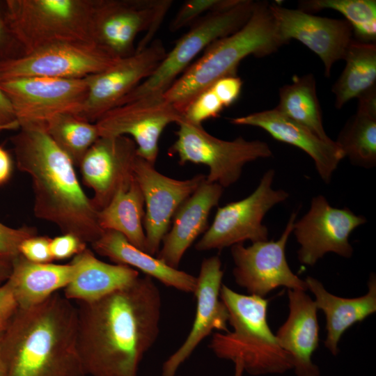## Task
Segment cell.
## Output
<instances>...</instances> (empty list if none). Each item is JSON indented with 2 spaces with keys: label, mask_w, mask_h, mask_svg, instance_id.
Listing matches in <instances>:
<instances>
[{
  "label": "cell",
  "mask_w": 376,
  "mask_h": 376,
  "mask_svg": "<svg viewBox=\"0 0 376 376\" xmlns=\"http://www.w3.org/2000/svg\"><path fill=\"white\" fill-rule=\"evenodd\" d=\"M77 347L86 375L136 376L155 344L160 291L148 276L90 302H77Z\"/></svg>",
  "instance_id": "6da1fadb"
},
{
  "label": "cell",
  "mask_w": 376,
  "mask_h": 376,
  "mask_svg": "<svg viewBox=\"0 0 376 376\" xmlns=\"http://www.w3.org/2000/svg\"><path fill=\"white\" fill-rule=\"evenodd\" d=\"M12 143L17 168L31 179L35 216L86 244L99 239L104 231L99 224V210L81 187L75 165L45 125H20Z\"/></svg>",
  "instance_id": "7a4b0ae2"
},
{
  "label": "cell",
  "mask_w": 376,
  "mask_h": 376,
  "mask_svg": "<svg viewBox=\"0 0 376 376\" xmlns=\"http://www.w3.org/2000/svg\"><path fill=\"white\" fill-rule=\"evenodd\" d=\"M77 322V307L58 292L18 308L1 334L6 376H86Z\"/></svg>",
  "instance_id": "3957f363"
},
{
  "label": "cell",
  "mask_w": 376,
  "mask_h": 376,
  "mask_svg": "<svg viewBox=\"0 0 376 376\" xmlns=\"http://www.w3.org/2000/svg\"><path fill=\"white\" fill-rule=\"evenodd\" d=\"M285 44L270 3L258 1L246 24L233 33L207 46L203 54L164 92V96L182 113L193 99L216 81L237 75L238 65L245 58L269 56Z\"/></svg>",
  "instance_id": "277c9868"
},
{
  "label": "cell",
  "mask_w": 376,
  "mask_h": 376,
  "mask_svg": "<svg viewBox=\"0 0 376 376\" xmlns=\"http://www.w3.org/2000/svg\"><path fill=\"white\" fill-rule=\"evenodd\" d=\"M220 298L233 331L213 334L209 347L218 358L241 363L244 371L252 375L282 374L292 369L290 355L269 326L267 299L238 293L224 284Z\"/></svg>",
  "instance_id": "5b68a950"
},
{
  "label": "cell",
  "mask_w": 376,
  "mask_h": 376,
  "mask_svg": "<svg viewBox=\"0 0 376 376\" xmlns=\"http://www.w3.org/2000/svg\"><path fill=\"white\" fill-rule=\"evenodd\" d=\"M95 3L96 0H8L3 19L23 54L54 43L94 42Z\"/></svg>",
  "instance_id": "8992f818"
},
{
  "label": "cell",
  "mask_w": 376,
  "mask_h": 376,
  "mask_svg": "<svg viewBox=\"0 0 376 376\" xmlns=\"http://www.w3.org/2000/svg\"><path fill=\"white\" fill-rule=\"evenodd\" d=\"M256 3L239 0L228 8L207 13L196 20L166 53L152 74L117 106L148 95L164 94L207 46L242 27L251 17Z\"/></svg>",
  "instance_id": "52a82bcc"
},
{
  "label": "cell",
  "mask_w": 376,
  "mask_h": 376,
  "mask_svg": "<svg viewBox=\"0 0 376 376\" xmlns=\"http://www.w3.org/2000/svg\"><path fill=\"white\" fill-rule=\"evenodd\" d=\"M177 125V139L169 154L178 156L180 165L187 162L206 165L209 169L206 181L223 188L239 180L246 164L272 155L269 145L263 141H249L242 136L232 141L220 139L206 132L201 125L190 123L182 118Z\"/></svg>",
  "instance_id": "ba28073f"
},
{
  "label": "cell",
  "mask_w": 376,
  "mask_h": 376,
  "mask_svg": "<svg viewBox=\"0 0 376 376\" xmlns=\"http://www.w3.org/2000/svg\"><path fill=\"white\" fill-rule=\"evenodd\" d=\"M172 4L171 0H96L93 41L118 58L131 56L151 42Z\"/></svg>",
  "instance_id": "9c48e42d"
},
{
  "label": "cell",
  "mask_w": 376,
  "mask_h": 376,
  "mask_svg": "<svg viewBox=\"0 0 376 376\" xmlns=\"http://www.w3.org/2000/svg\"><path fill=\"white\" fill-rule=\"evenodd\" d=\"M274 175V169L267 171L250 195L218 207L212 224L195 249L222 250L246 240L252 243L268 240V229L263 219L272 207L289 196L287 191L272 187Z\"/></svg>",
  "instance_id": "30bf717a"
},
{
  "label": "cell",
  "mask_w": 376,
  "mask_h": 376,
  "mask_svg": "<svg viewBox=\"0 0 376 376\" xmlns=\"http://www.w3.org/2000/svg\"><path fill=\"white\" fill-rule=\"evenodd\" d=\"M119 59L94 42L54 43L0 60V81L30 77L83 79L104 71Z\"/></svg>",
  "instance_id": "8fae6325"
},
{
  "label": "cell",
  "mask_w": 376,
  "mask_h": 376,
  "mask_svg": "<svg viewBox=\"0 0 376 376\" xmlns=\"http://www.w3.org/2000/svg\"><path fill=\"white\" fill-rule=\"evenodd\" d=\"M11 102L19 125H45L64 113L78 114L86 100V78L30 77L0 81Z\"/></svg>",
  "instance_id": "7c38bea8"
},
{
  "label": "cell",
  "mask_w": 376,
  "mask_h": 376,
  "mask_svg": "<svg viewBox=\"0 0 376 376\" xmlns=\"http://www.w3.org/2000/svg\"><path fill=\"white\" fill-rule=\"evenodd\" d=\"M297 212H293L285 230L277 240L242 244L231 246L234 263L233 274L236 283L246 290L249 295L264 297L279 287L306 291L308 287L290 268L285 247L292 233Z\"/></svg>",
  "instance_id": "4fadbf2b"
},
{
  "label": "cell",
  "mask_w": 376,
  "mask_h": 376,
  "mask_svg": "<svg viewBox=\"0 0 376 376\" xmlns=\"http://www.w3.org/2000/svg\"><path fill=\"white\" fill-rule=\"evenodd\" d=\"M182 118V114L164 94H151L113 107L95 124L100 136H131L136 145L138 156L155 165L162 132Z\"/></svg>",
  "instance_id": "5bb4252c"
},
{
  "label": "cell",
  "mask_w": 376,
  "mask_h": 376,
  "mask_svg": "<svg viewBox=\"0 0 376 376\" xmlns=\"http://www.w3.org/2000/svg\"><path fill=\"white\" fill-rule=\"evenodd\" d=\"M366 221L363 216L355 214L347 207L331 206L324 196L313 197L307 213L294 223L292 232L300 246L299 261L313 266L329 252L350 258L353 248L349 237Z\"/></svg>",
  "instance_id": "9a60e30c"
},
{
  "label": "cell",
  "mask_w": 376,
  "mask_h": 376,
  "mask_svg": "<svg viewBox=\"0 0 376 376\" xmlns=\"http://www.w3.org/2000/svg\"><path fill=\"white\" fill-rule=\"evenodd\" d=\"M166 54L162 42L156 39L143 49L120 58L102 72L86 77L87 95L77 115L95 123L149 77Z\"/></svg>",
  "instance_id": "2e32d148"
},
{
  "label": "cell",
  "mask_w": 376,
  "mask_h": 376,
  "mask_svg": "<svg viewBox=\"0 0 376 376\" xmlns=\"http://www.w3.org/2000/svg\"><path fill=\"white\" fill-rule=\"evenodd\" d=\"M134 178L144 198L143 228L146 252L157 255L180 206L206 179L197 174L186 180H178L157 171L144 159L137 157L134 166Z\"/></svg>",
  "instance_id": "e0dca14e"
},
{
  "label": "cell",
  "mask_w": 376,
  "mask_h": 376,
  "mask_svg": "<svg viewBox=\"0 0 376 376\" xmlns=\"http://www.w3.org/2000/svg\"><path fill=\"white\" fill-rule=\"evenodd\" d=\"M136 145L127 136H100L82 158L79 166L84 184L94 193L97 210L106 207L134 178Z\"/></svg>",
  "instance_id": "ac0fdd59"
},
{
  "label": "cell",
  "mask_w": 376,
  "mask_h": 376,
  "mask_svg": "<svg viewBox=\"0 0 376 376\" xmlns=\"http://www.w3.org/2000/svg\"><path fill=\"white\" fill-rule=\"evenodd\" d=\"M279 33L288 43L295 39L321 59L324 75L329 77L333 65L343 60L352 40L353 29L345 19L323 17L270 3Z\"/></svg>",
  "instance_id": "d6986e66"
},
{
  "label": "cell",
  "mask_w": 376,
  "mask_h": 376,
  "mask_svg": "<svg viewBox=\"0 0 376 376\" xmlns=\"http://www.w3.org/2000/svg\"><path fill=\"white\" fill-rule=\"evenodd\" d=\"M224 271L218 256L205 258L194 295L196 310L191 329L182 344L164 363L162 376H175L180 366L212 331H228V311L220 298Z\"/></svg>",
  "instance_id": "ffe728a7"
},
{
  "label": "cell",
  "mask_w": 376,
  "mask_h": 376,
  "mask_svg": "<svg viewBox=\"0 0 376 376\" xmlns=\"http://www.w3.org/2000/svg\"><path fill=\"white\" fill-rule=\"evenodd\" d=\"M230 123L236 125L260 127L272 138L304 150L313 159L316 170L324 182H330L333 173L345 157L336 141L321 139L276 108L233 118Z\"/></svg>",
  "instance_id": "44dd1931"
},
{
  "label": "cell",
  "mask_w": 376,
  "mask_h": 376,
  "mask_svg": "<svg viewBox=\"0 0 376 376\" xmlns=\"http://www.w3.org/2000/svg\"><path fill=\"white\" fill-rule=\"evenodd\" d=\"M288 315L275 336L297 376H320L312 356L319 345L318 308L306 291L288 290Z\"/></svg>",
  "instance_id": "7402d4cb"
},
{
  "label": "cell",
  "mask_w": 376,
  "mask_h": 376,
  "mask_svg": "<svg viewBox=\"0 0 376 376\" xmlns=\"http://www.w3.org/2000/svg\"><path fill=\"white\" fill-rule=\"evenodd\" d=\"M223 192L221 185L205 179L176 211L156 257L178 269L187 250L207 229L209 214Z\"/></svg>",
  "instance_id": "603a6c76"
},
{
  "label": "cell",
  "mask_w": 376,
  "mask_h": 376,
  "mask_svg": "<svg viewBox=\"0 0 376 376\" xmlns=\"http://www.w3.org/2000/svg\"><path fill=\"white\" fill-rule=\"evenodd\" d=\"M315 297L318 310L326 318L327 336L324 346L334 356L339 352L338 343L343 334L357 322L376 312V276L371 273L368 281V291L360 297L344 298L328 292L323 284L312 276L304 280Z\"/></svg>",
  "instance_id": "cb8c5ba5"
},
{
  "label": "cell",
  "mask_w": 376,
  "mask_h": 376,
  "mask_svg": "<svg viewBox=\"0 0 376 376\" xmlns=\"http://www.w3.org/2000/svg\"><path fill=\"white\" fill-rule=\"evenodd\" d=\"M91 246L95 253L115 264L138 269L164 285L185 292L194 294L196 291V276L167 265L157 257L131 244L118 232L104 230Z\"/></svg>",
  "instance_id": "d4e9b609"
},
{
  "label": "cell",
  "mask_w": 376,
  "mask_h": 376,
  "mask_svg": "<svg viewBox=\"0 0 376 376\" xmlns=\"http://www.w3.org/2000/svg\"><path fill=\"white\" fill-rule=\"evenodd\" d=\"M77 266L70 262L66 265L36 263L19 254L12 260V270L6 281L19 308L39 304L74 279Z\"/></svg>",
  "instance_id": "484cf974"
},
{
  "label": "cell",
  "mask_w": 376,
  "mask_h": 376,
  "mask_svg": "<svg viewBox=\"0 0 376 376\" xmlns=\"http://www.w3.org/2000/svg\"><path fill=\"white\" fill-rule=\"evenodd\" d=\"M72 262L77 265V272L63 289V296L70 301L97 300L139 277L138 270L123 265L103 262L88 248L74 256Z\"/></svg>",
  "instance_id": "4316f807"
},
{
  "label": "cell",
  "mask_w": 376,
  "mask_h": 376,
  "mask_svg": "<svg viewBox=\"0 0 376 376\" xmlns=\"http://www.w3.org/2000/svg\"><path fill=\"white\" fill-rule=\"evenodd\" d=\"M357 110L340 130L336 143L355 166L376 165V86L358 97Z\"/></svg>",
  "instance_id": "83f0119b"
},
{
  "label": "cell",
  "mask_w": 376,
  "mask_h": 376,
  "mask_svg": "<svg viewBox=\"0 0 376 376\" xmlns=\"http://www.w3.org/2000/svg\"><path fill=\"white\" fill-rule=\"evenodd\" d=\"M144 198L135 178L127 189H121L109 203L98 212V221L103 230L121 233L137 248L146 252L143 228Z\"/></svg>",
  "instance_id": "f1b7e54d"
},
{
  "label": "cell",
  "mask_w": 376,
  "mask_h": 376,
  "mask_svg": "<svg viewBox=\"0 0 376 376\" xmlns=\"http://www.w3.org/2000/svg\"><path fill=\"white\" fill-rule=\"evenodd\" d=\"M343 60L345 68L332 87L337 109L376 86L375 42L352 40Z\"/></svg>",
  "instance_id": "f546056e"
},
{
  "label": "cell",
  "mask_w": 376,
  "mask_h": 376,
  "mask_svg": "<svg viewBox=\"0 0 376 376\" xmlns=\"http://www.w3.org/2000/svg\"><path fill=\"white\" fill-rule=\"evenodd\" d=\"M290 119L301 124L322 140L331 141L324 129L322 113L313 74L295 75L291 84L279 88L275 107Z\"/></svg>",
  "instance_id": "4dcf8cb0"
},
{
  "label": "cell",
  "mask_w": 376,
  "mask_h": 376,
  "mask_svg": "<svg viewBox=\"0 0 376 376\" xmlns=\"http://www.w3.org/2000/svg\"><path fill=\"white\" fill-rule=\"evenodd\" d=\"M45 128L55 144L77 166L100 137L95 123L73 113H64L53 117L45 124Z\"/></svg>",
  "instance_id": "1f68e13d"
},
{
  "label": "cell",
  "mask_w": 376,
  "mask_h": 376,
  "mask_svg": "<svg viewBox=\"0 0 376 376\" xmlns=\"http://www.w3.org/2000/svg\"><path fill=\"white\" fill-rule=\"evenodd\" d=\"M298 9L308 13L332 9L343 15L360 41L375 42L376 39L375 0H302Z\"/></svg>",
  "instance_id": "d6a6232c"
},
{
  "label": "cell",
  "mask_w": 376,
  "mask_h": 376,
  "mask_svg": "<svg viewBox=\"0 0 376 376\" xmlns=\"http://www.w3.org/2000/svg\"><path fill=\"white\" fill-rule=\"evenodd\" d=\"M239 0H188L182 3L169 25L171 32L191 26L207 13L228 8Z\"/></svg>",
  "instance_id": "836d02e7"
},
{
  "label": "cell",
  "mask_w": 376,
  "mask_h": 376,
  "mask_svg": "<svg viewBox=\"0 0 376 376\" xmlns=\"http://www.w3.org/2000/svg\"><path fill=\"white\" fill-rule=\"evenodd\" d=\"M224 108L214 92L209 87L187 106L182 112V118L190 123L201 125L203 121L218 116Z\"/></svg>",
  "instance_id": "e575fe53"
},
{
  "label": "cell",
  "mask_w": 376,
  "mask_h": 376,
  "mask_svg": "<svg viewBox=\"0 0 376 376\" xmlns=\"http://www.w3.org/2000/svg\"><path fill=\"white\" fill-rule=\"evenodd\" d=\"M36 235L37 230L34 227L14 228L0 222V256L13 260L20 254L21 243L26 238Z\"/></svg>",
  "instance_id": "d590c367"
},
{
  "label": "cell",
  "mask_w": 376,
  "mask_h": 376,
  "mask_svg": "<svg viewBox=\"0 0 376 376\" xmlns=\"http://www.w3.org/2000/svg\"><path fill=\"white\" fill-rule=\"evenodd\" d=\"M52 238L38 235L24 240L19 246V253L36 263H49L54 260L50 251Z\"/></svg>",
  "instance_id": "8d00e7d4"
},
{
  "label": "cell",
  "mask_w": 376,
  "mask_h": 376,
  "mask_svg": "<svg viewBox=\"0 0 376 376\" xmlns=\"http://www.w3.org/2000/svg\"><path fill=\"white\" fill-rule=\"evenodd\" d=\"M86 243L70 233L52 238L50 251L54 260H65L74 257L87 248Z\"/></svg>",
  "instance_id": "74e56055"
},
{
  "label": "cell",
  "mask_w": 376,
  "mask_h": 376,
  "mask_svg": "<svg viewBox=\"0 0 376 376\" xmlns=\"http://www.w3.org/2000/svg\"><path fill=\"white\" fill-rule=\"evenodd\" d=\"M242 81L237 75L222 77L210 87L220 100L224 107L233 104L241 93Z\"/></svg>",
  "instance_id": "f35d334b"
},
{
  "label": "cell",
  "mask_w": 376,
  "mask_h": 376,
  "mask_svg": "<svg viewBox=\"0 0 376 376\" xmlns=\"http://www.w3.org/2000/svg\"><path fill=\"white\" fill-rule=\"evenodd\" d=\"M18 308L13 291L6 281L0 286V334L6 330Z\"/></svg>",
  "instance_id": "ab89813d"
},
{
  "label": "cell",
  "mask_w": 376,
  "mask_h": 376,
  "mask_svg": "<svg viewBox=\"0 0 376 376\" xmlns=\"http://www.w3.org/2000/svg\"><path fill=\"white\" fill-rule=\"evenodd\" d=\"M19 128L10 101L0 88V131Z\"/></svg>",
  "instance_id": "60d3db41"
},
{
  "label": "cell",
  "mask_w": 376,
  "mask_h": 376,
  "mask_svg": "<svg viewBox=\"0 0 376 376\" xmlns=\"http://www.w3.org/2000/svg\"><path fill=\"white\" fill-rule=\"evenodd\" d=\"M13 171L12 159L8 152L0 147V185L7 182Z\"/></svg>",
  "instance_id": "b9f144b4"
},
{
  "label": "cell",
  "mask_w": 376,
  "mask_h": 376,
  "mask_svg": "<svg viewBox=\"0 0 376 376\" xmlns=\"http://www.w3.org/2000/svg\"><path fill=\"white\" fill-rule=\"evenodd\" d=\"M12 270V260L0 256V286L9 278Z\"/></svg>",
  "instance_id": "7bdbcfd3"
},
{
  "label": "cell",
  "mask_w": 376,
  "mask_h": 376,
  "mask_svg": "<svg viewBox=\"0 0 376 376\" xmlns=\"http://www.w3.org/2000/svg\"><path fill=\"white\" fill-rule=\"evenodd\" d=\"M8 38L15 40L10 33L4 19L0 17V47H3L8 41Z\"/></svg>",
  "instance_id": "ee69618b"
},
{
  "label": "cell",
  "mask_w": 376,
  "mask_h": 376,
  "mask_svg": "<svg viewBox=\"0 0 376 376\" xmlns=\"http://www.w3.org/2000/svg\"><path fill=\"white\" fill-rule=\"evenodd\" d=\"M1 334H0V376H6V367L1 353Z\"/></svg>",
  "instance_id": "f6af8a7d"
},
{
  "label": "cell",
  "mask_w": 376,
  "mask_h": 376,
  "mask_svg": "<svg viewBox=\"0 0 376 376\" xmlns=\"http://www.w3.org/2000/svg\"><path fill=\"white\" fill-rule=\"evenodd\" d=\"M243 366L241 363L235 362V375L234 376H242L244 373Z\"/></svg>",
  "instance_id": "bcb514c9"
}]
</instances>
